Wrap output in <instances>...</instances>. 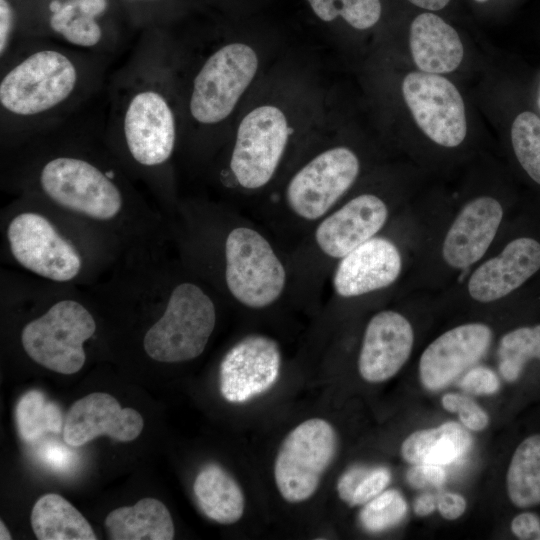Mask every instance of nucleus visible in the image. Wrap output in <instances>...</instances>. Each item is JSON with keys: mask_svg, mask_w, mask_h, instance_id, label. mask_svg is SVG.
<instances>
[{"mask_svg": "<svg viewBox=\"0 0 540 540\" xmlns=\"http://www.w3.org/2000/svg\"><path fill=\"white\" fill-rule=\"evenodd\" d=\"M64 125L1 150L2 188L73 218L121 255L167 240V219L143 195L102 133Z\"/></svg>", "mask_w": 540, "mask_h": 540, "instance_id": "nucleus-1", "label": "nucleus"}, {"mask_svg": "<svg viewBox=\"0 0 540 540\" xmlns=\"http://www.w3.org/2000/svg\"><path fill=\"white\" fill-rule=\"evenodd\" d=\"M107 100L106 145L167 219L176 202L174 161L182 141L175 30L141 31L108 80Z\"/></svg>", "mask_w": 540, "mask_h": 540, "instance_id": "nucleus-2", "label": "nucleus"}, {"mask_svg": "<svg viewBox=\"0 0 540 540\" xmlns=\"http://www.w3.org/2000/svg\"><path fill=\"white\" fill-rule=\"evenodd\" d=\"M176 33L182 104L181 151L213 156L225 142L246 98L285 52L277 28L257 15H221Z\"/></svg>", "mask_w": 540, "mask_h": 540, "instance_id": "nucleus-3", "label": "nucleus"}, {"mask_svg": "<svg viewBox=\"0 0 540 540\" xmlns=\"http://www.w3.org/2000/svg\"><path fill=\"white\" fill-rule=\"evenodd\" d=\"M332 106L315 65L285 51L250 92L218 150L220 183L248 191L271 184Z\"/></svg>", "mask_w": 540, "mask_h": 540, "instance_id": "nucleus-4", "label": "nucleus"}, {"mask_svg": "<svg viewBox=\"0 0 540 540\" xmlns=\"http://www.w3.org/2000/svg\"><path fill=\"white\" fill-rule=\"evenodd\" d=\"M111 59L24 38L0 60L1 150L63 125L102 88Z\"/></svg>", "mask_w": 540, "mask_h": 540, "instance_id": "nucleus-5", "label": "nucleus"}, {"mask_svg": "<svg viewBox=\"0 0 540 540\" xmlns=\"http://www.w3.org/2000/svg\"><path fill=\"white\" fill-rule=\"evenodd\" d=\"M0 234L3 264L59 285L89 287L121 256L96 232L26 195L2 208Z\"/></svg>", "mask_w": 540, "mask_h": 540, "instance_id": "nucleus-6", "label": "nucleus"}, {"mask_svg": "<svg viewBox=\"0 0 540 540\" xmlns=\"http://www.w3.org/2000/svg\"><path fill=\"white\" fill-rule=\"evenodd\" d=\"M15 271L36 309L20 330L24 353L53 372L77 373L86 362L85 343L98 330L93 297L86 288L54 284Z\"/></svg>", "mask_w": 540, "mask_h": 540, "instance_id": "nucleus-7", "label": "nucleus"}, {"mask_svg": "<svg viewBox=\"0 0 540 540\" xmlns=\"http://www.w3.org/2000/svg\"><path fill=\"white\" fill-rule=\"evenodd\" d=\"M333 106L302 144L306 151L284 186V198L297 216L316 220L325 215L355 184L361 161L357 152L337 138Z\"/></svg>", "mask_w": 540, "mask_h": 540, "instance_id": "nucleus-8", "label": "nucleus"}, {"mask_svg": "<svg viewBox=\"0 0 540 540\" xmlns=\"http://www.w3.org/2000/svg\"><path fill=\"white\" fill-rule=\"evenodd\" d=\"M217 310L197 281L178 275L163 316L141 337L145 355L163 364L191 361L205 350L215 329Z\"/></svg>", "mask_w": 540, "mask_h": 540, "instance_id": "nucleus-9", "label": "nucleus"}, {"mask_svg": "<svg viewBox=\"0 0 540 540\" xmlns=\"http://www.w3.org/2000/svg\"><path fill=\"white\" fill-rule=\"evenodd\" d=\"M223 279L228 292L249 308H264L282 294L285 268L271 244L256 230L238 226L223 242Z\"/></svg>", "mask_w": 540, "mask_h": 540, "instance_id": "nucleus-10", "label": "nucleus"}, {"mask_svg": "<svg viewBox=\"0 0 540 540\" xmlns=\"http://www.w3.org/2000/svg\"><path fill=\"white\" fill-rule=\"evenodd\" d=\"M337 446V433L325 419L310 418L293 428L274 462V480L282 498L289 503L311 498L333 462Z\"/></svg>", "mask_w": 540, "mask_h": 540, "instance_id": "nucleus-11", "label": "nucleus"}, {"mask_svg": "<svg viewBox=\"0 0 540 540\" xmlns=\"http://www.w3.org/2000/svg\"><path fill=\"white\" fill-rule=\"evenodd\" d=\"M406 105L423 133L443 147H456L466 137L463 99L455 85L439 74L408 73L401 85Z\"/></svg>", "mask_w": 540, "mask_h": 540, "instance_id": "nucleus-12", "label": "nucleus"}, {"mask_svg": "<svg viewBox=\"0 0 540 540\" xmlns=\"http://www.w3.org/2000/svg\"><path fill=\"white\" fill-rule=\"evenodd\" d=\"M280 369L281 351L274 339L246 336L220 362V393L230 403H245L270 390L278 381Z\"/></svg>", "mask_w": 540, "mask_h": 540, "instance_id": "nucleus-13", "label": "nucleus"}, {"mask_svg": "<svg viewBox=\"0 0 540 540\" xmlns=\"http://www.w3.org/2000/svg\"><path fill=\"white\" fill-rule=\"evenodd\" d=\"M492 337L491 328L481 322L461 324L442 333L421 354L422 385L432 391L449 385L487 352Z\"/></svg>", "mask_w": 540, "mask_h": 540, "instance_id": "nucleus-14", "label": "nucleus"}, {"mask_svg": "<svg viewBox=\"0 0 540 540\" xmlns=\"http://www.w3.org/2000/svg\"><path fill=\"white\" fill-rule=\"evenodd\" d=\"M504 217L502 204L491 196L468 201L450 224L441 247L445 264L466 269L482 259L493 243Z\"/></svg>", "mask_w": 540, "mask_h": 540, "instance_id": "nucleus-15", "label": "nucleus"}, {"mask_svg": "<svg viewBox=\"0 0 540 540\" xmlns=\"http://www.w3.org/2000/svg\"><path fill=\"white\" fill-rule=\"evenodd\" d=\"M540 270V241L521 236L509 241L469 276V296L480 303L498 301L524 285Z\"/></svg>", "mask_w": 540, "mask_h": 540, "instance_id": "nucleus-16", "label": "nucleus"}, {"mask_svg": "<svg viewBox=\"0 0 540 540\" xmlns=\"http://www.w3.org/2000/svg\"><path fill=\"white\" fill-rule=\"evenodd\" d=\"M414 331L409 320L394 310L376 313L368 322L358 357L361 377L370 383L395 376L409 359Z\"/></svg>", "mask_w": 540, "mask_h": 540, "instance_id": "nucleus-17", "label": "nucleus"}, {"mask_svg": "<svg viewBox=\"0 0 540 540\" xmlns=\"http://www.w3.org/2000/svg\"><path fill=\"white\" fill-rule=\"evenodd\" d=\"M143 426V418L136 410L122 408L108 393L94 392L70 407L63 427V439L72 447H80L101 435L129 442L140 435Z\"/></svg>", "mask_w": 540, "mask_h": 540, "instance_id": "nucleus-18", "label": "nucleus"}, {"mask_svg": "<svg viewBox=\"0 0 540 540\" xmlns=\"http://www.w3.org/2000/svg\"><path fill=\"white\" fill-rule=\"evenodd\" d=\"M388 216V206L380 196L361 193L322 220L315 241L324 254L341 259L375 237Z\"/></svg>", "mask_w": 540, "mask_h": 540, "instance_id": "nucleus-19", "label": "nucleus"}, {"mask_svg": "<svg viewBox=\"0 0 540 540\" xmlns=\"http://www.w3.org/2000/svg\"><path fill=\"white\" fill-rule=\"evenodd\" d=\"M402 267L396 244L375 236L340 259L333 287L343 298L362 296L391 286L399 278Z\"/></svg>", "mask_w": 540, "mask_h": 540, "instance_id": "nucleus-20", "label": "nucleus"}, {"mask_svg": "<svg viewBox=\"0 0 540 540\" xmlns=\"http://www.w3.org/2000/svg\"><path fill=\"white\" fill-rule=\"evenodd\" d=\"M409 45L414 63L427 73L452 72L458 68L464 55L457 31L430 12L419 14L412 21Z\"/></svg>", "mask_w": 540, "mask_h": 540, "instance_id": "nucleus-21", "label": "nucleus"}, {"mask_svg": "<svg viewBox=\"0 0 540 540\" xmlns=\"http://www.w3.org/2000/svg\"><path fill=\"white\" fill-rule=\"evenodd\" d=\"M193 493L198 507L210 520L229 525L243 516L245 498L240 485L216 463L207 464L198 472Z\"/></svg>", "mask_w": 540, "mask_h": 540, "instance_id": "nucleus-22", "label": "nucleus"}, {"mask_svg": "<svg viewBox=\"0 0 540 540\" xmlns=\"http://www.w3.org/2000/svg\"><path fill=\"white\" fill-rule=\"evenodd\" d=\"M105 526L113 540H171L175 534L167 507L150 497L111 511Z\"/></svg>", "mask_w": 540, "mask_h": 540, "instance_id": "nucleus-23", "label": "nucleus"}, {"mask_svg": "<svg viewBox=\"0 0 540 540\" xmlns=\"http://www.w3.org/2000/svg\"><path fill=\"white\" fill-rule=\"evenodd\" d=\"M471 444L467 430L451 421L410 434L401 445V455L411 464L443 466L463 457Z\"/></svg>", "mask_w": 540, "mask_h": 540, "instance_id": "nucleus-24", "label": "nucleus"}, {"mask_svg": "<svg viewBox=\"0 0 540 540\" xmlns=\"http://www.w3.org/2000/svg\"><path fill=\"white\" fill-rule=\"evenodd\" d=\"M31 526L39 540H96L91 525L65 498L42 495L31 512Z\"/></svg>", "mask_w": 540, "mask_h": 540, "instance_id": "nucleus-25", "label": "nucleus"}, {"mask_svg": "<svg viewBox=\"0 0 540 540\" xmlns=\"http://www.w3.org/2000/svg\"><path fill=\"white\" fill-rule=\"evenodd\" d=\"M506 492L518 509L540 506V432L523 438L513 451L506 472Z\"/></svg>", "mask_w": 540, "mask_h": 540, "instance_id": "nucleus-26", "label": "nucleus"}, {"mask_svg": "<svg viewBox=\"0 0 540 540\" xmlns=\"http://www.w3.org/2000/svg\"><path fill=\"white\" fill-rule=\"evenodd\" d=\"M308 14L326 33L341 28L368 31L381 20V0H301Z\"/></svg>", "mask_w": 540, "mask_h": 540, "instance_id": "nucleus-27", "label": "nucleus"}, {"mask_svg": "<svg viewBox=\"0 0 540 540\" xmlns=\"http://www.w3.org/2000/svg\"><path fill=\"white\" fill-rule=\"evenodd\" d=\"M132 28L141 31L150 28L175 29L192 13L208 7L203 0H115Z\"/></svg>", "mask_w": 540, "mask_h": 540, "instance_id": "nucleus-28", "label": "nucleus"}, {"mask_svg": "<svg viewBox=\"0 0 540 540\" xmlns=\"http://www.w3.org/2000/svg\"><path fill=\"white\" fill-rule=\"evenodd\" d=\"M498 368L508 383H516L530 364L540 362V323L516 327L498 344Z\"/></svg>", "mask_w": 540, "mask_h": 540, "instance_id": "nucleus-29", "label": "nucleus"}, {"mask_svg": "<svg viewBox=\"0 0 540 540\" xmlns=\"http://www.w3.org/2000/svg\"><path fill=\"white\" fill-rule=\"evenodd\" d=\"M16 421L19 435L26 442H34L46 433H59L63 425L58 405L39 390H30L20 397Z\"/></svg>", "mask_w": 540, "mask_h": 540, "instance_id": "nucleus-30", "label": "nucleus"}, {"mask_svg": "<svg viewBox=\"0 0 540 540\" xmlns=\"http://www.w3.org/2000/svg\"><path fill=\"white\" fill-rule=\"evenodd\" d=\"M511 142L521 167L540 185V117L529 111L519 114L511 127Z\"/></svg>", "mask_w": 540, "mask_h": 540, "instance_id": "nucleus-31", "label": "nucleus"}, {"mask_svg": "<svg viewBox=\"0 0 540 540\" xmlns=\"http://www.w3.org/2000/svg\"><path fill=\"white\" fill-rule=\"evenodd\" d=\"M407 504L396 489L386 490L367 502L359 518L368 531L380 532L398 524L406 515Z\"/></svg>", "mask_w": 540, "mask_h": 540, "instance_id": "nucleus-32", "label": "nucleus"}, {"mask_svg": "<svg viewBox=\"0 0 540 540\" xmlns=\"http://www.w3.org/2000/svg\"><path fill=\"white\" fill-rule=\"evenodd\" d=\"M23 15L19 0H0V60L22 40Z\"/></svg>", "mask_w": 540, "mask_h": 540, "instance_id": "nucleus-33", "label": "nucleus"}, {"mask_svg": "<svg viewBox=\"0 0 540 540\" xmlns=\"http://www.w3.org/2000/svg\"><path fill=\"white\" fill-rule=\"evenodd\" d=\"M441 402L447 411L457 413L460 422L472 431L484 430L489 423L488 414L467 396L448 393Z\"/></svg>", "mask_w": 540, "mask_h": 540, "instance_id": "nucleus-34", "label": "nucleus"}, {"mask_svg": "<svg viewBox=\"0 0 540 540\" xmlns=\"http://www.w3.org/2000/svg\"><path fill=\"white\" fill-rule=\"evenodd\" d=\"M391 479L390 471L385 467L368 468L355 489L350 506L363 505L379 495Z\"/></svg>", "mask_w": 540, "mask_h": 540, "instance_id": "nucleus-35", "label": "nucleus"}, {"mask_svg": "<svg viewBox=\"0 0 540 540\" xmlns=\"http://www.w3.org/2000/svg\"><path fill=\"white\" fill-rule=\"evenodd\" d=\"M459 384L465 391L475 395L494 394L500 387V381L495 372L483 366L470 369Z\"/></svg>", "mask_w": 540, "mask_h": 540, "instance_id": "nucleus-36", "label": "nucleus"}, {"mask_svg": "<svg viewBox=\"0 0 540 540\" xmlns=\"http://www.w3.org/2000/svg\"><path fill=\"white\" fill-rule=\"evenodd\" d=\"M221 15L241 18L257 15L270 0H203Z\"/></svg>", "mask_w": 540, "mask_h": 540, "instance_id": "nucleus-37", "label": "nucleus"}, {"mask_svg": "<svg viewBox=\"0 0 540 540\" xmlns=\"http://www.w3.org/2000/svg\"><path fill=\"white\" fill-rule=\"evenodd\" d=\"M39 457L44 464L56 471H68L76 463L75 453L56 442L43 445Z\"/></svg>", "mask_w": 540, "mask_h": 540, "instance_id": "nucleus-38", "label": "nucleus"}, {"mask_svg": "<svg viewBox=\"0 0 540 540\" xmlns=\"http://www.w3.org/2000/svg\"><path fill=\"white\" fill-rule=\"evenodd\" d=\"M407 481L414 488L440 486L446 480L442 466L434 464H414L407 472Z\"/></svg>", "mask_w": 540, "mask_h": 540, "instance_id": "nucleus-39", "label": "nucleus"}, {"mask_svg": "<svg viewBox=\"0 0 540 540\" xmlns=\"http://www.w3.org/2000/svg\"><path fill=\"white\" fill-rule=\"evenodd\" d=\"M510 529L521 540H540V516L525 509L513 517Z\"/></svg>", "mask_w": 540, "mask_h": 540, "instance_id": "nucleus-40", "label": "nucleus"}, {"mask_svg": "<svg viewBox=\"0 0 540 540\" xmlns=\"http://www.w3.org/2000/svg\"><path fill=\"white\" fill-rule=\"evenodd\" d=\"M367 470V467L355 465L339 477L337 492L339 497L347 504H350L355 489Z\"/></svg>", "mask_w": 540, "mask_h": 540, "instance_id": "nucleus-41", "label": "nucleus"}, {"mask_svg": "<svg viewBox=\"0 0 540 540\" xmlns=\"http://www.w3.org/2000/svg\"><path fill=\"white\" fill-rule=\"evenodd\" d=\"M466 500L456 493L444 492L437 497V508L443 518L455 520L466 510Z\"/></svg>", "mask_w": 540, "mask_h": 540, "instance_id": "nucleus-42", "label": "nucleus"}, {"mask_svg": "<svg viewBox=\"0 0 540 540\" xmlns=\"http://www.w3.org/2000/svg\"><path fill=\"white\" fill-rule=\"evenodd\" d=\"M437 507V497L430 493H425L416 498L414 511L418 516H427L435 511Z\"/></svg>", "mask_w": 540, "mask_h": 540, "instance_id": "nucleus-43", "label": "nucleus"}, {"mask_svg": "<svg viewBox=\"0 0 540 540\" xmlns=\"http://www.w3.org/2000/svg\"><path fill=\"white\" fill-rule=\"evenodd\" d=\"M410 3L422 9L437 11L443 9L450 0H408Z\"/></svg>", "mask_w": 540, "mask_h": 540, "instance_id": "nucleus-44", "label": "nucleus"}, {"mask_svg": "<svg viewBox=\"0 0 540 540\" xmlns=\"http://www.w3.org/2000/svg\"><path fill=\"white\" fill-rule=\"evenodd\" d=\"M0 539L1 540L12 539V536L3 521L0 522Z\"/></svg>", "mask_w": 540, "mask_h": 540, "instance_id": "nucleus-45", "label": "nucleus"}, {"mask_svg": "<svg viewBox=\"0 0 540 540\" xmlns=\"http://www.w3.org/2000/svg\"><path fill=\"white\" fill-rule=\"evenodd\" d=\"M24 1L29 4H40V3H45V2L54 1V0H24Z\"/></svg>", "mask_w": 540, "mask_h": 540, "instance_id": "nucleus-46", "label": "nucleus"}, {"mask_svg": "<svg viewBox=\"0 0 540 540\" xmlns=\"http://www.w3.org/2000/svg\"><path fill=\"white\" fill-rule=\"evenodd\" d=\"M474 1L482 3V2H485V1H488V0H474Z\"/></svg>", "mask_w": 540, "mask_h": 540, "instance_id": "nucleus-47", "label": "nucleus"}]
</instances>
